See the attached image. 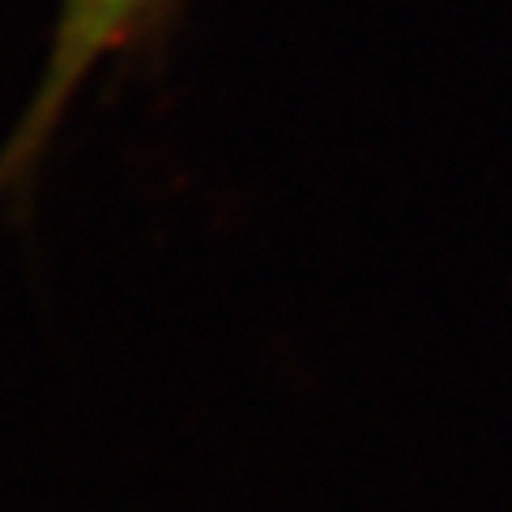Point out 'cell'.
<instances>
[{
	"instance_id": "cell-1",
	"label": "cell",
	"mask_w": 512,
	"mask_h": 512,
	"mask_svg": "<svg viewBox=\"0 0 512 512\" xmlns=\"http://www.w3.org/2000/svg\"><path fill=\"white\" fill-rule=\"evenodd\" d=\"M180 9L184 0H60L35 94L0 150V197L30 192L82 90L107 64L167 43Z\"/></svg>"
}]
</instances>
